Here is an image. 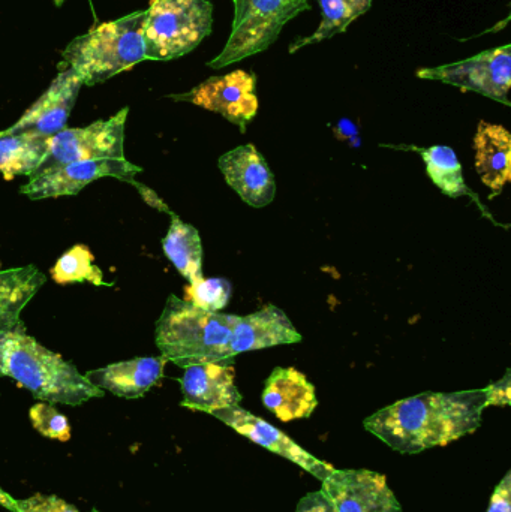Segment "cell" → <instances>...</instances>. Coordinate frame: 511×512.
Returning <instances> with one entry per match:
<instances>
[{
	"label": "cell",
	"mask_w": 511,
	"mask_h": 512,
	"mask_svg": "<svg viewBox=\"0 0 511 512\" xmlns=\"http://www.w3.org/2000/svg\"><path fill=\"white\" fill-rule=\"evenodd\" d=\"M486 512H511V472L495 487L491 504Z\"/></svg>",
	"instance_id": "cell-30"
},
{
	"label": "cell",
	"mask_w": 511,
	"mask_h": 512,
	"mask_svg": "<svg viewBox=\"0 0 511 512\" xmlns=\"http://www.w3.org/2000/svg\"><path fill=\"white\" fill-rule=\"evenodd\" d=\"M185 300L194 304L198 309L206 312H219L224 309L230 300L231 285L227 279L212 277V279H200L189 283L185 289Z\"/></svg>",
	"instance_id": "cell-26"
},
{
	"label": "cell",
	"mask_w": 511,
	"mask_h": 512,
	"mask_svg": "<svg viewBox=\"0 0 511 512\" xmlns=\"http://www.w3.org/2000/svg\"><path fill=\"white\" fill-rule=\"evenodd\" d=\"M476 170L492 195L503 192L511 179V135L504 126L480 122L474 137Z\"/></svg>",
	"instance_id": "cell-19"
},
{
	"label": "cell",
	"mask_w": 511,
	"mask_h": 512,
	"mask_svg": "<svg viewBox=\"0 0 511 512\" xmlns=\"http://www.w3.org/2000/svg\"><path fill=\"white\" fill-rule=\"evenodd\" d=\"M165 357H144L120 361L102 369L90 370L86 378L102 391L123 399H140L150 388L155 387L167 364Z\"/></svg>",
	"instance_id": "cell-18"
},
{
	"label": "cell",
	"mask_w": 511,
	"mask_h": 512,
	"mask_svg": "<svg viewBox=\"0 0 511 512\" xmlns=\"http://www.w3.org/2000/svg\"><path fill=\"white\" fill-rule=\"evenodd\" d=\"M239 315L206 312L171 294L156 322L162 357L186 369L195 364H233L230 342Z\"/></svg>",
	"instance_id": "cell-3"
},
{
	"label": "cell",
	"mask_w": 511,
	"mask_h": 512,
	"mask_svg": "<svg viewBox=\"0 0 511 512\" xmlns=\"http://www.w3.org/2000/svg\"><path fill=\"white\" fill-rule=\"evenodd\" d=\"M0 375L14 379L35 399L51 405L78 406L104 397V391L81 375L74 364L29 336L23 322L0 334Z\"/></svg>",
	"instance_id": "cell-2"
},
{
	"label": "cell",
	"mask_w": 511,
	"mask_h": 512,
	"mask_svg": "<svg viewBox=\"0 0 511 512\" xmlns=\"http://www.w3.org/2000/svg\"><path fill=\"white\" fill-rule=\"evenodd\" d=\"M306 9L309 0H234L230 38L207 66L227 68L263 53L275 44L287 23Z\"/></svg>",
	"instance_id": "cell-6"
},
{
	"label": "cell",
	"mask_w": 511,
	"mask_h": 512,
	"mask_svg": "<svg viewBox=\"0 0 511 512\" xmlns=\"http://www.w3.org/2000/svg\"><path fill=\"white\" fill-rule=\"evenodd\" d=\"M218 164L225 182L248 206L263 209L275 200V176L254 144L230 150Z\"/></svg>",
	"instance_id": "cell-15"
},
{
	"label": "cell",
	"mask_w": 511,
	"mask_h": 512,
	"mask_svg": "<svg viewBox=\"0 0 511 512\" xmlns=\"http://www.w3.org/2000/svg\"><path fill=\"white\" fill-rule=\"evenodd\" d=\"M417 77L471 90L510 107L511 45L492 48L450 65L419 69Z\"/></svg>",
	"instance_id": "cell-8"
},
{
	"label": "cell",
	"mask_w": 511,
	"mask_h": 512,
	"mask_svg": "<svg viewBox=\"0 0 511 512\" xmlns=\"http://www.w3.org/2000/svg\"><path fill=\"white\" fill-rule=\"evenodd\" d=\"M261 400L284 423L309 418L318 406L314 385L294 367H276L267 378Z\"/></svg>",
	"instance_id": "cell-17"
},
{
	"label": "cell",
	"mask_w": 511,
	"mask_h": 512,
	"mask_svg": "<svg viewBox=\"0 0 511 512\" xmlns=\"http://www.w3.org/2000/svg\"><path fill=\"white\" fill-rule=\"evenodd\" d=\"M299 342L302 334L291 324L287 313L275 304H267L258 312L240 316L231 337L230 351L237 357L243 352Z\"/></svg>",
	"instance_id": "cell-16"
},
{
	"label": "cell",
	"mask_w": 511,
	"mask_h": 512,
	"mask_svg": "<svg viewBox=\"0 0 511 512\" xmlns=\"http://www.w3.org/2000/svg\"><path fill=\"white\" fill-rule=\"evenodd\" d=\"M213 29L209 0H150L144 11L146 60H174L194 51Z\"/></svg>",
	"instance_id": "cell-5"
},
{
	"label": "cell",
	"mask_w": 511,
	"mask_h": 512,
	"mask_svg": "<svg viewBox=\"0 0 511 512\" xmlns=\"http://www.w3.org/2000/svg\"><path fill=\"white\" fill-rule=\"evenodd\" d=\"M486 391V405L489 406H509L511 402V376L510 370H507L506 376L494 384L488 385Z\"/></svg>",
	"instance_id": "cell-29"
},
{
	"label": "cell",
	"mask_w": 511,
	"mask_h": 512,
	"mask_svg": "<svg viewBox=\"0 0 511 512\" xmlns=\"http://www.w3.org/2000/svg\"><path fill=\"white\" fill-rule=\"evenodd\" d=\"M212 415L222 423L227 424L231 429L236 430L239 435L245 436L249 441L254 442V444L272 451L276 456L290 460L294 465L311 474L315 480H326L335 469L330 463L323 462L314 454L306 451L305 448L300 447L294 439L285 435L282 430L276 429L275 426L252 414V412L240 408V405L219 409V411L213 412Z\"/></svg>",
	"instance_id": "cell-12"
},
{
	"label": "cell",
	"mask_w": 511,
	"mask_h": 512,
	"mask_svg": "<svg viewBox=\"0 0 511 512\" xmlns=\"http://www.w3.org/2000/svg\"><path fill=\"white\" fill-rule=\"evenodd\" d=\"M233 364L206 363L186 367L180 378L183 400L180 405L212 415L219 409L239 406L242 394L236 387Z\"/></svg>",
	"instance_id": "cell-14"
},
{
	"label": "cell",
	"mask_w": 511,
	"mask_h": 512,
	"mask_svg": "<svg viewBox=\"0 0 511 512\" xmlns=\"http://www.w3.org/2000/svg\"><path fill=\"white\" fill-rule=\"evenodd\" d=\"M233 2H234V0H233Z\"/></svg>",
	"instance_id": "cell-36"
},
{
	"label": "cell",
	"mask_w": 511,
	"mask_h": 512,
	"mask_svg": "<svg viewBox=\"0 0 511 512\" xmlns=\"http://www.w3.org/2000/svg\"><path fill=\"white\" fill-rule=\"evenodd\" d=\"M15 512H80L57 496L35 495L26 501H17Z\"/></svg>",
	"instance_id": "cell-28"
},
{
	"label": "cell",
	"mask_w": 511,
	"mask_h": 512,
	"mask_svg": "<svg viewBox=\"0 0 511 512\" xmlns=\"http://www.w3.org/2000/svg\"><path fill=\"white\" fill-rule=\"evenodd\" d=\"M321 492L336 512H402L386 477L368 469H333Z\"/></svg>",
	"instance_id": "cell-11"
},
{
	"label": "cell",
	"mask_w": 511,
	"mask_h": 512,
	"mask_svg": "<svg viewBox=\"0 0 511 512\" xmlns=\"http://www.w3.org/2000/svg\"><path fill=\"white\" fill-rule=\"evenodd\" d=\"M48 140L50 138L32 132L6 134L0 131V173L8 180L32 176L47 155Z\"/></svg>",
	"instance_id": "cell-22"
},
{
	"label": "cell",
	"mask_w": 511,
	"mask_h": 512,
	"mask_svg": "<svg viewBox=\"0 0 511 512\" xmlns=\"http://www.w3.org/2000/svg\"><path fill=\"white\" fill-rule=\"evenodd\" d=\"M0 505L11 512H15V510H17V501H15L14 498H11V496H9L2 487H0Z\"/></svg>",
	"instance_id": "cell-33"
},
{
	"label": "cell",
	"mask_w": 511,
	"mask_h": 512,
	"mask_svg": "<svg viewBox=\"0 0 511 512\" xmlns=\"http://www.w3.org/2000/svg\"><path fill=\"white\" fill-rule=\"evenodd\" d=\"M90 249L84 245H77L60 256L59 261L51 268L50 274L54 282L60 285L66 283L90 282L93 285H104V276L101 268L93 264Z\"/></svg>",
	"instance_id": "cell-25"
},
{
	"label": "cell",
	"mask_w": 511,
	"mask_h": 512,
	"mask_svg": "<svg viewBox=\"0 0 511 512\" xmlns=\"http://www.w3.org/2000/svg\"><path fill=\"white\" fill-rule=\"evenodd\" d=\"M321 6V23L312 35L297 39L290 45V54L320 44L345 32L351 23L371 9L372 0H318Z\"/></svg>",
	"instance_id": "cell-23"
},
{
	"label": "cell",
	"mask_w": 511,
	"mask_h": 512,
	"mask_svg": "<svg viewBox=\"0 0 511 512\" xmlns=\"http://www.w3.org/2000/svg\"><path fill=\"white\" fill-rule=\"evenodd\" d=\"M255 84V75L245 69H237L225 75L207 78L188 93L171 95V99L191 102L204 110L221 114L245 132L246 125L257 116L260 107Z\"/></svg>",
	"instance_id": "cell-9"
},
{
	"label": "cell",
	"mask_w": 511,
	"mask_h": 512,
	"mask_svg": "<svg viewBox=\"0 0 511 512\" xmlns=\"http://www.w3.org/2000/svg\"><path fill=\"white\" fill-rule=\"evenodd\" d=\"M81 86L83 83L71 68L60 66L59 74L44 95L11 128L5 129L6 134L32 132L45 138L59 134L66 128Z\"/></svg>",
	"instance_id": "cell-13"
},
{
	"label": "cell",
	"mask_w": 511,
	"mask_h": 512,
	"mask_svg": "<svg viewBox=\"0 0 511 512\" xmlns=\"http://www.w3.org/2000/svg\"><path fill=\"white\" fill-rule=\"evenodd\" d=\"M134 186L138 191H140V194L143 195L144 201H146L147 204L155 207V209L162 210V212H167L168 215H173V212H171V210L162 203L161 198H158V195H156L155 192L150 191L146 186H141L138 182H135Z\"/></svg>",
	"instance_id": "cell-32"
},
{
	"label": "cell",
	"mask_w": 511,
	"mask_h": 512,
	"mask_svg": "<svg viewBox=\"0 0 511 512\" xmlns=\"http://www.w3.org/2000/svg\"><path fill=\"white\" fill-rule=\"evenodd\" d=\"M54 3H56V6H62L63 3L66 2V0H53Z\"/></svg>",
	"instance_id": "cell-34"
},
{
	"label": "cell",
	"mask_w": 511,
	"mask_h": 512,
	"mask_svg": "<svg viewBox=\"0 0 511 512\" xmlns=\"http://www.w3.org/2000/svg\"><path fill=\"white\" fill-rule=\"evenodd\" d=\"M29 417L35 430L45 438L59 442H68L71 438L68 420L51 403H36L30 408Z\"/></svg>",
	"instance_id": "cell-27"
},
{
	"label": "cell",
	"mask_w": 511,
	"mask_h": 512,
	"mask_svg": "<svg viewBox=\"0 0 511 512\" xmlns=\"http://www.w3.org/2000/svg\"><path fill=\"white\" fill-rule=\"evenodd\" d=\"M138 173H141V168L126 161V158L71 162L62 167L33 174L20 192L30 200L74 197L81 189L102 177H114L134 185V177Z\"/></svg>",
	"instance_id": "cell-10"
},
{
	"label": "cell",
	"mask_w": 511,
	"mask_h": 512,
	"mask_svg": "<svg viewBox=\"0 0 511 512\" xmlns=\"http://www.w3.org/2000/svg\"><path fill=\"white\" fill-rule=\"evenodd\" d=\"M486 405L485 388L422 393L386 406L365 420V429L401 454L446 447L476 433Z\"/></svg>",
	"instance_id": "cell-1"
},
{
	"label": "cell",
	"mask_w": 511,
	"mask_h": 512,
	"mask_svg": "<svg viewBox=\"0 0 511 512\" xmlns=\"http://www.w3.org/2000/svg\"><path fill=\"white\" fill-rule=\"evenodd\" d=\"M92 512H99V511L93 510Z\"/></svg>",
	"instance_id": "cell-35"
},
{
	"label": "cell",
	"mask_w": 511,
	"mask_h": 512,
	"mask_svg": "<svg viewBox=\"0 0 511 512\" xmlns=\"http://www.w3.org/2000/svg\"><path fill=\"white\" fill-rule=\"evenodd\" d=\"M45 283V274L35 265L0 270V334L20 324V315Z\"/></svg>",
	"instance_id": "cell-20"
},
{
	"label": "cell",
	"mask_w": 511,
	"mask_h": 512,
	"mask_svg": "<svg viewBox=\"0 0 511 512\" xmlns=\"http://www.w3.org/2000/svg\"><path fill=\"white\" fill-rule=\"evenodd\" d=\"M144 11L96 24L63 50V68H71L83 86H95L146 60Z\"/></svg>",
	"instance_id": "cell-4"
},
{
	"label": "cell",
	"mask_w": 511,
	"mask_h": 512,
	"mask_svg": "<svg viewBox=\"0 0 511 512\" xmlns=\"http://www.w3.org/2000/svg\"><path fill=\"white\" fill-rule=\"evenodd\" d=\"M129 108L86 128H65L48 140L47 155L33 174L78 161L125 159V123Z\"/></svg>",
	"instance_id": "cell-7"
},
{
	"label": "cell",
	"mask_w": 511,
	"mask_h": 512,
	"mask_svg": "<svg viewBox=\"0 0 511 512\" xmlns=\"http://www.w3.org/2000/svg\"><path fill=\"white\" fill-rule=\"evenodd\" d=\"M296 512H336L335 508L330 504L329 499L324 496L321 490L311 492L300 499Z\"/></svg>",
	"instance_id": "cell-31"
},
{
	"label": "cell",
	"mask_w": 511,
	"mask_h": 512,
	"mask_svg": "<svg viewBox=\"0 0 511 512\" xmlns=\"http://www.w3.org/2000/svg\"><path fill=\"white\" fill-rule=\"evenodd\" d=\"M420 153L432 182L447 197L459 198L467 194L464 171L452 147L432 146L429 149L420 150Z\"/></svg>",
	"instance_id": "cell-24"
},
{
	"label": "cell",
	"mask_w": 511,
	"mask_h": 512,
	"mask_svg": "<svg viewBox=\"0 0 511 512\" xmlns=\"http://www.w3.org/2000/svg\"><path fill=\"white\" fill-rule=\"evenodd\" d=\"M162 249L189 283L203 279V245L200 233L197 228L185 224L174 213L171 215L167 236L162 240Z\"/></svg>",
	"instance_id": "cell-21"
}]
</instances>
